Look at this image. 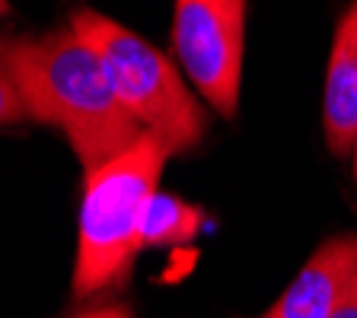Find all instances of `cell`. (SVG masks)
<instances>
[{
    "label": "cell",
    "instance_id": "obj_4",
    "mask_svg": "<svg viewBox=\"0 0 357 318\" xmlns=\"http://www.w3.org/2000/svg\"><path fill=\"white\" fill-rule=\"evenodd\" d=\"M245 45V0H176L172 48L195 83L223 118L239 105Z\"/></svg>",
    "mask_w": 357,
    "mask_h": 318
},
{
    "label": "cell",
    "instance_id": "obj_9",
    "mask_svg": "<svg viewBox=\"0 0 357 318\" xmlns=\"http://www.w3.org/2000/svg\"><path fill=\"white\" fill-rule=\"evenodd\" d=\"M74 318H134V312L128 309V305L112 303V305H93V309H83V312H77Z\"/></svg>",
    "mask_w": 357,
    "mask_h": 318
},
{
    "label": "cell",
    "instance_id": "obj_2",
    "mask_svg": "<svg viewBox=\"0 0 357 318\" xmlns=\"http://www.w3.org/2000/svg\"><path fill=\"white\" fill-rule=\"evenodd\" d=\"M169 150L153 134L125 156L86 172V191L80 207V245L74 264V296L89 299L128 280L141 252V216L156 194V182Z\"/></svg>",
    "mask_w": 357,
    "mask_h": 318
},
{
    "label": "cell",
    "instance_id": "obj_5",
    "mask_svg": "<svg viewBox=\"0 0 357 318\" xmlns=\"http://www.w3.org/2000/svg\"><path fill=\"white\" fill-rule=\"evenodd\" d=\"M357 283V232L332 236L261 318H332Z\"/></svg>",
    "mask_w": 357,
    "mask_h": 318
},
{
    "label": "cell",
    "instance_id": "obj_10",
    "mask_svg": "<svg viewBox=\"0 0 357 318\" xmlns=\"http://www.w3.org/2000/svg\"><path fill=\"white\" fill-rule=\"evenodd\" d=\"M332 318H357V283H354V289L348 293V299L342 303V309L335 312Z\"/></svg>",
    "mask_w": 357,
    "mask_h": 318
},
{
    "label": "cell",
    "instance_id": "obj_6",
    "mask_svg": "<svg viewBox=\"0 0 357 318\" xmlns=\"http://www.w3.org/2000/svg\"><path fill=\"white\" fill-rule=\"evenodd\" d=\"M322 131L335 156H348L357 137V0L335 26L322 93Z\"/></svg>",
    "mask_w": 357,
    "mask_h": 318
},
{
    "label": "cell",
    "instance_id": "obj_12",
    "mask_svg": "<svg viewBox=\"0 0 357 318\" xmlns=\"http://www.w3.org/2000/svg\"><path fill=\"white\" fill-rule=\"evenodd\" d=\"M354 175H357V137H354Z\"/></svg>",
    "mask_w": 357,
    "mask_h": 318
},
{
    "label": "cell",
    "instance_id": "obj_11",
    "mask_svg": "<svg viewBox=\"0 0 357 318\" xmlns=\"http://www.w3.org/2000/svg\"><path fill=\"white\" fill-rule=\"evenodd\" d=\"M10 13V3H7V0H0V16H7Z\"/></svg>",
    "mask_w": 357,
    "mask_h": 318
},
{
    "label": "cell",
    "instance_id": "obj_1",
    "mask_svg": "<svg viewBox=\"0 0 357 318\" xmlns=\"http://www.w3.org/2000/svg\"><path fill=\"white\" fill-rule=\"evenodd\" d=\"M10 64L29 118L61 127L86 172L125 156L147 134L119 99L102 58L70 26L13 38Z\"/></svg>",
    "mask_w": 357,
    "mask_h": 318
},
{
    "label": "cell",
    "instance_id": "obj_8",
    "mask_svg": "<svg viewBox=\"0 0 357 318\" xmlns=\"http://www.w3.org/2000/svg\"><path fill=\"white\" fill-rule=\"evenodd\" d=\"M10 42L13 38L0 35V127L29 118L26 102H22V93H20V83L13 77V64H10Z\"/></svg>",
    "mask_w": 357,
    "mask_h": 318
},
{
    "label": "cell",
    "instance_id": "obj_7",
    "mask_svg": "<svg viewBox=\"0 0 357 318\" xmlns=\"http://www.w3.org/2000/svg\"><path fill=\"white\" fill-rule=\"evenodd\" d=\"M201 223H204L201 207L176 194L156 191L141 216V245H153V248L185 245L201 232Z\"/></svg>",
    "mask_w": 357,
    "mask_h": 318
},
{
    "label": "cell",
    "instance_id": "obj_3",
    "mask_svg": "<svg viewBox=\"0 0 357 318\" xmlns=\"http://www.w3.org/2000/svg\"><path fill=\"white\" fill-rule=\"evenodd\" d=\"M70 29L102 58L119 99L144 131L153 134L169 153L198 147L208 118L160 48L96 10H77Z\"/></svg>",
    "mask_w": 357,
    "mask_h": 318
}]
</instances>
